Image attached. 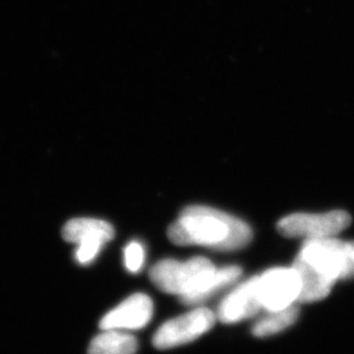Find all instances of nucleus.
<instances>
[{
    "label": "nucleus",
    "instance_id": "nucleus-12",
    "mask_svg": "<svg viewBox=\"0 0 354 354\" xmlns=\"http://www.w3.org/2000/svg\"><path fill=\"white\" fill-rule=\"evenodd\" d=\"M241 275H242V269L239 266H227L223 268L216 269L201 292L197 293L196 296L191 297L189 299L180 301V303L187 305V306H194V305L203 304L220 290L232 286V283H235Z\"/></svg>",
    "mask_w": 354,
    "mask_h": 354
},
{
    "label": "nucleus",
    "instance_id": "nucleus-7",
    "mask_svg": "<svg viewBox=\"0 0 354 354\" xmlns=\"http://www.w3.org/2000/svg\"><path fill=\"white\" fill-rule=\"evenodd\" d=\"M260 301L267 312H277L298 303L300 282L293 267H277L258 275Z\"/></svg>",
    "mask_w": 354,
    "mask_h": 354
},
{
    "label": "nucleus",
    "instance_id": "nucleus-9",
    "mask_svg": "<svg viewBox=\"0 0 354 354\" xmlns=\"http://www.w3.org/2000/svg\"><path fill=\"white\" fill-rule=\"evenodd\" d=\"M261 310L263 305L258 290V276H253L222 300L218 306V317L222 324H237L239 321L256 317Z\"/></svg>",
    "mask_w": 354,
    "mask_h": 354
},
{
    "label": "nucleus",
    "instance_id": "nucleus-10",
    "mask_svg": "<svg viewBox=\"0 0 354 354\" xmlns=\"http://www.w3.org/2000/svg\"><path fill=\"white\" fill-rule=\"evenodd\" d=\"M299 277L300 292L298 304L314 303L324 299L335 286L334 279L314 268L313 266L297 257L292 265Z\"/></svg>",
    "mask_w": 354,
    "mask_h": 354
},
{
    "label": "nucleus",
    "instance_id": "nucleus-4",
    "mask_svg": "<svg viewBox=\"0 0 354 354\" xmlns=\"http://www.w3.org/2000/svg\"><path fill=\"white\" fill-rule=\"evenodd\" d=\"M350 225L351 216L345 211H330L320 214L295 213L281 218L277 230L289 239H327L338 235Z\"/></svg>",
    "mask_w": 354,
    "mask_h": 354
},
{
    "label": "nucleus",
    "instance_id": "nucleus-15",
    "mask_svg": "<svg viewBox=\"0 0 354 354\" xmlns=\"http://www.w3.org/2000/svg\"><path fill=\"white\" fill-rule=\"evenodd\" d=\"M350 248H351L352 256H353L354 259V242H350Z\"/></svg>",
    "mask_w": 354,
    "mask_h": 354
},
{
    "label": "nucleus",
    "instance_id": "nucleus-2",
    "mask_svg": "<svg viewBox=\"0 0 354 354\" xmlns=\"http://www.w3.org/2000/svg\"><path fill=\"white\" fill-rule=\"evenodd\" d=\"M215 270V266L204 257L185 263L166 259L152 267L150 279L162 292L178 296L183 301L201 292Z\"/></svg>",
    "mask_w": 354,
    "mask_h": 354
},
{
    "label": "nucleus",
    "instance_id": "nucleus-13",
    "mask_svg": "<svg viewBox=\"0 0 354 354\" xmlns=\"http://www.w3.org/2000/svg\"><path fill=\"white\" fill-rule=\"evenodd\" d=\"M268 315L263 320L257 322L252 329V334L256 337H268L272 335L279 334L286 330V328L292 326L298 319L299 308L296 304L292 306L277 310V312H268Z\"/></svg>",
    "mask_w": 354,
    "mask_h": 354
},
{
    "label": "nucleus",
    "instance_id": "nucleus-14",
    "mask_svg": "<svg viewBox=\"0 0 354 354\" xmlns=\"http://www.w3.org/2000/svg\"><path fill=\"white\" fill-rule=\"evenodd\" d=\"M145 260V252L144 248L140 243L131 242L124 249V263L130 272H140L144 265Z\"/></svg>",
    "mask_w": 354,
    "mask_h": 354
},
{
    "label": "nucleus",
    "instance_id": "nucleus-11",
    "mask_svg": "<svg viewBox=\"0 0 354 354\" xmlns=\"http://www.w3.org/2000/svg\"><path fill=\"white\" fill-rule=\"evenodd\" d=\"M138 343L133 335L121 330H102L88 345V354H135Z\"/></svg>",
    "mask_w": 354,
    "mask_h": 354
},
{
    "label": "nucleus",
    "instance_id": "nucleus-5",
    "mask_svg": "<svg viewBox=\"0 0 354 354\" xmlns=\"http://www.w3.org/2000/svg\"><path fill=\"white\" fill-rule=\"evenodd\" d=\"M62 234L66 242L77 245L76 261L80 265L86 266L97 258L106 243L114 239L115 232L112 225L104 220L77 218L67 222Z\"/></svg>",
    "mask_w": 354,
    "mask_h": 354
},
{
    "label": "nucleus",
    "instance_id": "nucleus-8",
    "mask_svg": "<svg viewBox=\"0 0 354 354\" xmlns=\"http://www.w3.org/2000/svg\"><path fill=\"white\" fill-rule=\"evenodd\" d=\"M152 314L153 303L150 297L135 293L106 314L99 327L102 330H138L150 322Z\"/></svg>",
    "mask_w": 354,
    "mask_h": 354
},
{
    "label": "nucleus",
    "instance_id": "nucleus-6",
    "mask_svg": "<svg viewBox=\"0 0 354 354\" xmlns=\"http://www.w3.org/2000/svg\"><path fill=\"white\" fill-rule=\"evenodd\" d=\"M215 319L216 317L211 310L201 307L167 321L153 336L154 348L168 350L196 341L211 330L214 326Z\"/></svg>",
    "mask_w": 354,
    "mask_h": 354
},
{
    "label": "nucleus",
    "instance_id": "nucleus-1",
    "mask_svg": "<svg viewBox=\"0 0 354 354\" xmlns=\"http://www.w3.org/2000/svg\"><path fill=\"white\" fill-rule=\"evenodd\" d=\"M168 237L176 245L207 246L216 251H236L252 239L245 222L208 206L192 205L168 229Z\"/></svg>",
    "mask_w": 354,
    "mask_h": 354
},
{
    "label": "nucleus",
    "instance_id": "nucleus-3",
    "mask_svg": "<svg viewBox=\"0 0 354 354\" xmlns=\"http://www.w3.org/2000/svg\"><path fill=\"white\" fill-rule=\"evenodd\" d=\"M298 257L335 282L354 277V259L350 243L335 237L306 239Z\"/></svg>",
    "mask_w": 354,
    "mask_h": 354
}]
</instances>
